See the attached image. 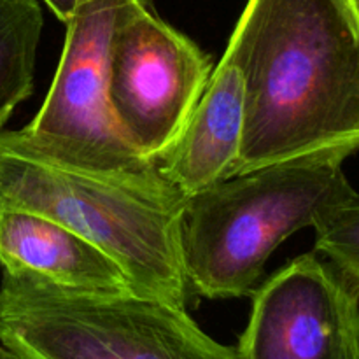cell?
<instances>
[{"instance_id":"cell-3","label":"cell","mask_w":359,"mask_h":359,"mask_svg":"<svg viewBox=\"0 0 359 359\" xmlns=\"http://www.w3.org/2000/svg\"><path fill=\"white\" fill-rule=\"evenodd\" d=\"M340 158H304L224 179L189 196L182 251L189 291L251 297L270 255L359 193Z\"/></svg>"},{"instance_id":"cell-8","label":"cell","mask_w":359,"mask_h":359,"mask_svg":"<svg viewBox=\"0 0 359 359\" xmlns=\"http://www.w3.org/2000/svg\"><path fill=\"white\" fill-rule=\"evenodd\" d=\"M0 265L6 273L67 290L135 293L107 252L58 221L27 210H0Z\"/></svg>"},{"instance_id":"cell-6","label":"cell","mask_w":359,"mask_h":359,"mask_svg":"<svg viewBox=\"0 0 359 359\" xmlns=\"http://www.w3.org/2000/svg\"><path fill=\"white\" fill-rule=\"evenodd\" d=\"M212 74L209 56L146 4L116 32L109 102L126 140L156 163L191 118Z\"/></svg>"},{"instance_id":"cell-13","label":"cell","mask_w":359,"mask_h":359,"mask_svg":"<svg viewBox=\"0 0 359 359\" xmlns=\"http://www.w3.org/2000/svg\"><path fill=\"white\" fill-rule=\"evenodd\" d=\"M0 359H20V358L0 344Z\"/></svg>"},{"instance_id":"cell-14","label":"cell","mask_w":359,"mask_h":359,"mask_svg":"<svg viewBox=\"0 0 359 359\" xmlns=\"http://www.w3.org/2000/svg\"><path fill=\"white\" fill-rule=\"evenodd\" d=\"M347 2H349L351 9H353L354 16H356V20H358V23H359V0H347Z\"/></svg>"},{"instance_id":"cell-7","label":"cell","mask_w":359,"mask_h":359,"mask_svg":"<svg viewBox=\"0 0 359 359\" xmlns=\"http://www.w3.org/2000/svg\"><path fill=\"white\" fill-rule=\"evenodd\" d=\"M241 359H359V287L319 252L252 291Z\"/></svg>"},{"instance_id":"cell-12","label":"cell","mask_w":359,"mask_h":359,"mask_svg":"<svg viewBox=\"0 0 359 359\" xmlns=\"http://www.w3.org/2000/svg\"><path fill=\"white\" fill-rule=\"evenodd\" d=\"M42 2H44L46 6L56 14L58 20H62L63 23H67V21L72 18V14L76 13L79 4L84 2V0H42Z\"/></svg>"},{"instance_id":"cell-11","label":"cell","mask_w":359,"mask_h":359,"mask_svg":"<svg viewBox=\"0 0 359 359\" xmlns=\"http://www.w3.org/2000/svg\"><path fill=\"white\" fill-rule=\"evenodd\" d=\"M316 252L359 287V195L314 226Z\"/></svg>"},{"instance_id":"cell-1","label":"cell","mask_w":359,"mask_h":359,"mask_svg":"<svg viewBox=\"0 0 359 359\" xmlns=\"http://www.w3.org/2000/svg\"><path fill=\"white\" fill-rule=\"evenodd\" d=\"M244 77L231 177L359 151V23L347 0H248L226 48Z\"/></svg>"},{"instance_id":"cell-10","label":"cell","mask_w":359,"mask_h":359,"mask_svg":"<svg viewBox=\"0 0 359 359\" xmlns=\"http://www.w3.org/2000/svg\"><path fill=\"white\" fill-rule=\"evenodd\" d=\"M42 21L39 0H0V130L34 90Z\"/></svg>"},{"instance_id":"cell-9","label":"cell","mask_w":359,"mask_h":359,"mask_svg":"<svg viewBox=\"0 0 359 359\" xmlns=\"http://www.w3.org/2000/svg\"><path fill=\"white\" fill-rule=\"evenodd\" d=\"M244 77L224 53L175 142L156 161L160 174L186 196L231 177L244 132Z\"/></svg>"},{"instance_id":"cell-4","label":"cell","mask_w":359,"mask_h":359,"mask_svg":"<svg viewBox=\"0 0 359 359\" xmlns=\"http://www.w3.org/2000/svg\"><path fill=\"white\" fill-rule=\"evenodd\" d=\"M0 344L20 359H241L186 312L139 293H93L4 272Z\"/></svg>"},{"instance_id":"cell-5","label":"cell","mask_w":359,"mask_h":359,"mask_svg":"<svg viewBox=\"0 0 359 359\" xmlns=\"http://www.w3.org/2000/svg\"><path fill=\"white\" fill-rule=\"evenodd\" d=\"M144 2L84 0L67 21L62 60L41 111L18 130L53 158L102 170L144 172L158 165L137 153L109 102V60L116 32Z\"/></svg>"},{"instance_id":"cell-2","label":"cell","mask_w":359,"mask_h":359,"mask_svg":"<svg viewBox=\"0 0 359 359\" xmlns=\"http://www.w3.org/2000/svg\"><path fill=\"white\" fill-rule=\"evenodd\" d=\"M188 196L160 170H102L35 149L0 130V210L41 214L107 252L133 291L184 307L182 230Z\"/></svg>"}]
</instances>
